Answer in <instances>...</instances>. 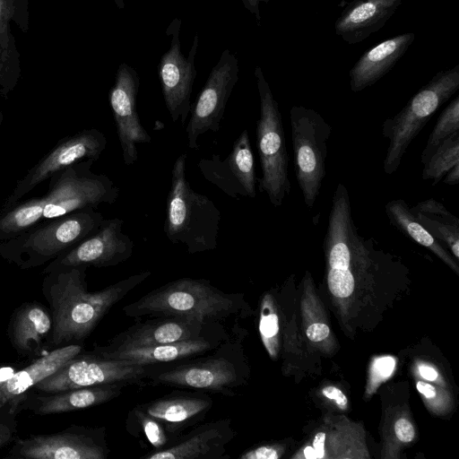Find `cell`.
Wrapping results in <instances>:
<instances>
[{
	"label": "cell",
	"instance_id": "1",
	"mask_svg": "<svg viewBox=\"0 0 459 459\" xmlns=\"http://www.w3.org/2000/svg\"><path fill=\"white\" fill-rule=\"evenodd\" d=\"M85 266L62 268L48 273L44 294L52 311V343L82 342L110 309L151 276L143 271L100 290L89 291Z\"/></svg>",
	"mask_w": 459,
	"mask_h": 459
},
{
	"label": "cell",
	"instance_id": "2",
	"mask_svg": "<svg viewBox=\"0 0 459 459\" xmlns=\"http://www.w3.org/2000/svg\"><path fill=\"white\" fill-rule=\"evenodd\" d=\"M93 160L77 162L48 178L41 196L19 201L0 210V240H6L37 224L78 210L112 204L119 187L105 174L91 170Z\"/></svg>",
	"mask_w": 459,
	"mask_h": 459
},
{
	"label": "cell",
	"instance_id": "3",
	"mask_svg": "<svg viewBox=\"0 0 459 459\" xmlns=\"http://www.w3.org/2000/svg\"><path fill=\"white\" fill-rule=\"evenodd\" d=\"M248 309L240 293L225 292L206 279L180 278L152 290L122 311L134 318L168 316L224 324L246 316Z\"/></svg>",
	"mask_w": 459,
	"mask_h": 459
},
{
	"label": "cell",
	"instance_id": "4",
	"mask_svg": "<svg viewBox=\"0 0 459 459\" xmlns=\"http://www.w3.org/2000/svg\"><path fill=\"white\" fill-rule=\"evenodd\" d=\"M239 333L236 324L230 336L211 351L177 363L153 365L147 385L237 395L247 377Z\"/></svg>",
	"mask_w": 459,
	"mask_h": 459
},
{
	"label": "cell",
	"instance_id": "5",
	"mask_svg": "<svg viewBox=\"0 0 459 459\" xmlns=\"http://www.w3.org/2000/svg\"><path fill=\"white\" fill-rule=\"evenodd\" d=\"M186 162V153H182L172 167L164 232L171 243L184 244L194 255L216 248L221 212L211 199L190 186Z\"/></svg>",
	"mask_w": 459,
	"mask_h": 459
},
{
	"label": "cell",
	"instance_id": "6",
	"mask_svg": "<svg viewBox=\"0 0 459 459\" xmlns=\"http://www.w3.org/2000/svg\"><path fill=\"white\" fill-rule=\"evenodd\" d=\"M104 220L94 208L78 210L0 240V256L21 269L39 267L95 233Z\"/></svg>",
	"mask_w": 459,
	"mask_h": 459
},
{
	"label": "cell",
	"instance_id": "7",
	"mask_svg": "<svg viewBox=\"0 0 459 459\" xmlns=\"http://www.w3.org/2000/svg\"><path fill=\"white\" fill-rule=\"evenodd\" d=\"M459 89V65L436 74L414 94L400 112L386 118L382 134L388 140L383 162L385 174L392 175L399 168L411 143L433 114Z\"/></svg>",
	"mask_w": 459,
	"mask_h": 459
},
{
	"label": "cell",
	"instance_id": "8",
	"mask_svg": "<svg viewBox=\"0 0 459 459\" xmlns=\"http://www.w3.org/2000/svg\"><path fill=\"white\" fill-rule=\"evenodd\" d=\"M255 76L260 99V116L256 122V145L262 169L260 192L265 193L274 207L282 204L290 192L289 154L282 117L262 68L257 65Z\"/></svg>",
	"mask_w": 459,
	"mask_h": 459
},
{
	"label": "cell",
	"instance_id": "9",
	"mask_svg": "<svg viewBox=\"0 0 459 459\" xmlns=\"http://www.w3.org/2000/svg\"><path fill=\"white\" fill-rule=\"evenodd\" d=\"M290 118L296 179L307 208L311 209L326 175L332 127L317 111L303 106H293Z\"/></svg>",
	"mask_w": 459,
	"mask_h": 459
},
{
	"label": "cell",
	"instance_id": "10",
	"mask_svg": "<svg viewBox=\"0 0 459 459\" xmlns=\"http://www.w3.org/2000/svg\"><path fill=\"white\" fill-rule=\"evenodd\" d=\"M153 366L105 358L94 351L77 355L35 387L47 393L108 384L146 385Z\"/></svg>",
	"mask_w": 459,
	"mask_h": 459
},
{
	"label": "cell",
	"instance_id": "11",
	"mask_svg": "<svg viewBox=\"0 0 459 459\" xmlns=\"http://www.w3.org/2000/svg\"><path fill=\"white\" fill-rule=\"evenodd\" d=\"M107 145L105 134L96 128L83 129L61 139L15 184L2 209L7 208L54 174L85 160H99Z\"/></svg>",
	"mask_w": 459,
	"mask_h": 459
},
{
	"label": "cell",
	"instance_id": "12",
	"mask_svg": "<svg viewBox=\"0 0 459 459\" xmlns=\"http://www.w3.org/2000/svg\"><path fill=\"white\" fill-rule=\"evenodd\" d=\"M239 65L236 55L225 48L212 69L199 96L191 108L186 127L190 149H198L200 135L221 127L228 100L238 81Z\"/></svg>",
	"mask_w": 459,
	"mask_h": 459
},
{
	"label": "cell",
	"instance_id": "13",
	"mask_svg": "<svg viewBox=\"0 0 459 459\" xmlns=\"http://www.w3.org/2000/svg\"><path fill=\"white\" fill-rule=\"evenodd\" d=\"M180 28L181 21L178 18L173 19L167 28L166 33L171 37L170 45L160 57L158 74L170 117L174 123L180 119L184 126L192 108L190 99L196 77L195 60L199 36L197 33L195 35L188 56L186 57L181 51Z\"/></svg>",
	"mask_w": 459,
	"mask_h": 459
},
{
	"label": "cell",
	"instance_id": "14",
	"mask_svg": "<svg viewBox=\"0 0 459 459\" xmlns=\"http://www.w3.org/2000/svg\"><path fill=\"white\" fill-rule=\"evenodd\" d=\"M124 221L119 218L104 219L98 230L73 248L55 258L43 273L75 267H108L129 259L134 241L122 231Z\"/></svg>",
	"mask_w": 459,
	"mask_h": 459
},
{
	"label": "cell",
	"instance_id": "15",
	"mask_svg": "<svg viewBox=\"0 0 459 459\" xmlns=\"http://www.w3.org/2000/svg\"><path fill=\"white\" fill-rule=\"evenodd\" d=\"M109 452L105 428H77L21 439L12 454L30 459H107Z\"/></svg>",
	"mask_w": 459,
	"mask_h": 459
},
{
	"label": "cell",
	"instance_id": "16",
	"mask_svg": "<svg viewBox=\"0 0 459 459\" xmlns=\"http://www.w3.org/2000/svg\"><path fill=\"white\" fill-rule=\"evenodd\" d=\"M226 329L221 323H202L179 316H151L116 334L107 345L97 347L103 351L149 347L199 338Z\"/></svg>",
	"mask_w": 459,
	"mask_h": 459
},
{
	"label": "cell",
	"instance_id": "17",
	"mask_svg": "<svg viewBox=\"0 0 459 459\" xmlns=\"http://www.w3.org/2000/svg\"><path fill=\"white\" fill-rule=\"evenodd\" d=\"M140 86L138 74L126 63L117 68L108 101L116 122L124 163L134 164L138 159L137 144L151 143L152 137L143 126L136 109Z\"/></svg>",
	"mask_w": 459,
	"mask_h": 459
},
{
	"label": "cell",
	"instance_id": "18",
	"mask_svg": "<svg viewBox=\"0 0 459 459\" xmlns=\"http://www.w3.org/2000/svg\"><path fill=\"white\" fill-rule=\"evenodd\" d=\"M197 166L208 182L230 197H255V166L247 129L235 141L226 159L212 154L209 159H201Z\"/></svg>",
	"mask_w": 459,
	"mask_h": 459
},
{
	"label": "cell",
	"instance_id": "19",
	"mask_svg": "<svg viewBox=\"0 0 459 459\" xmlns=\"http://www.w3.org/2000/svg\"><path fill=\"white\" fill-rule=\"evenodd\" d=\"M237 432L230 419L195 425L170 446L150 451L144 459H228L227 446Z\"/></svg>",
	"mask_w": 459,
	"mask_h": 459
},
{
	"label": "cell",
	"instance_id": "20",
	"mask_svg": "<svg viewBox=\"0 0 459 459\" xmlns=\"http://www.w3.org/2000/svg\"><path fill=\"white\" fill-rule=\"evenodd\" d=\"M228 329L199 338L149 347H132L117 351H103L97 346L94 352L131 364L153 366L184 361L205 354L230 336Z\"/></svg>",
	"mask_w": 459,
	"mask_h": 459
},
{
	"label": "cell",
	"instance_id": "21",
	"mask_svg": "<svg viewBox=\"0 0 459 459\" xmlns=\"http://www.w3.org/2000/svg\"><path fill=\"white\" fill-rule=\"evenodd\" d=\"M212 405L209 395L172 393L134 407L160 421L177 440L186 429L203 421Z\"/></svg>",
	"mask_w": 459,
	"mask_h": 459
},
{
	"label": "cell",
	"instance_id": "22",
	"mask_svg": "<svg viewBox=\"0 0 459 459\" xmlns=\"http://www.w3.org/2000/svg\"><path fill=\"white\" fill-rule=\"evenodd\" d=\"M14 27L23 33L29 31V0H0V95L5 100L22 77Z\"/></svg>",
	"mask_w": 459,
	"mask_h": 459
},
{
	"label": "cell",
	"instance_id": "23",
	"mask_svg": "<svg viewBox=\"0 0 459 459\" xmlns=\"http://www.w3.org/2000/svg\"><path fill=\"white\" fill-rule=\"evenodd\" d=\"M402 2L355 0L344 8L336 20L335 33L349 44L359 43L380 30Z\"/></svg>",
	"mask_w": 459,
	"mask_h": 459
},
{
	"label": "cell",
	"instance_id": "24",
	"mask_svg": "<svg viewBox=\"0 0 459 459\" xmlns=\"http://www.w3.org/2000/svg\"><path fill=\"white\" fill-rule=\"evenodd\" d=\"M415 39L407 32L384 40L366 51L350 70V88L359 92L384 77L404 55Z\"/></svg>",
	"mask_w": 459,
	"mask_h": 459
},
{
	"label": "cell",
	"instance_id": "25",
	"mask_svg": "<svg viewBox=\"0 0 459 459\" xmlns=\"http://www.w3.org/2000/svg\"><path fill=\"white\" fill-rule=\"evenodd\" d=\"M80 344L59 347L15 372L0 384V407L14 401L30 388L54 374L69 360L82 353Z\"/></svg>",
	"mask_w": 459,
	"mask_h": 459
},
{
	"label": "cell",
	"instance_id": "26",
	"mask_svg": "<svg viewBox=\"0 0 459 459\" xmlns=\"http://www.w3.org/2000/svg\"><path fill=\"white\" fill-rule=\"evenodd\" d=\"M125 384H108L51 393L37 398L35 411L40 415L82 410L108 403L122 393Z\"/></svg>",
	"mask_w": 459,
	"mask_h": 459
},
{
	"label": "cell",
	"instance_id": "27",
	"mask_svg": "<svg viewBox=\"0 0 459 459\" xmlns=\"http://www.w3.org/2000/svg\"><path fill=\"white\" fill-rule=\"evenodd\" d=\"M417 221L439 242L442 241L459 258V219L433 198L410 208Z\"/></svg>",
	"mask_w": 459,
	"mask_h": 459
},
{
	"label": "cell",
	"instance_id": "28",
	"mask_svg": "<svg viewBox=\"0 0 459 459\" xmlns=\"http://www.w3.org/2000/svg\"><path fill=\"white\" fill-rule=\"evenodd\" d=\"M385 209L390 222L401 233L432 251L453 270L458 272V266L448 251L417 221L404 200H392L385 204Z\"/></svg>",
	"mask_w": 459,
	"mask_h": 459
},
{
	"label": "cell",
	"instance_id": "29",
	"mask_svg": "<svg viewBox=\"0 0 459 459\" xmlns=\"http://www.w3.org/2000/svg\"><path fill=\"white\" fill-rule=\"evenodd\" d=\"M52 329V317L39 305L30 304L21 309L15 316L12 329L13 346L20 352L37 350Z\"/></svg>",
	"mask_w": 459,
	"mask_h": 459
},
{
	"label": "cell",
	"instance_id": "30",
	"mask_svg": "<svg viewBox=\"0 0 459 459\" xmlns=\"http://www.w3.org/2000/svg\"><path fill=\"white\" fill-rule=\"evenodd\" d=\"M459 164V131L444 139L423 163L421 177L438 184L446 174Z\"/></svg>",
	"mask_w": 459,
	"mask_h": 459
},
{
	"label": "cell",
	"instance_id": "31",
	"mask_svg": "<svg viewBox=\"0 0 459 459\" xmlns=\"http://www.w3.org/2000/svg\"><path fill=\"white\" fill-rule=\"evenodd\" d=\"M126 423L127 432L135 437L143 436L153 447L152 451L169 447L176 441L160 421L135 407L128 412Z\"/></svg>",
	"mask_w": 459,
	"mask_h": 459
},
{
	"label": "cell",
	"instance_id": "32",
	"mask_svg": "<svg viewBox=\"0 0 459 459\" xmlns=\"http://www.w3.org/2000/svg\"><path fill=\"white\" fill-rule=\"evenodd\" d=\"M457 131H459V96H456L440 114L421 152V163L428 160L444 139Z\"/></svg>",
	"mask_w": 459,
	"mask_h": 459
},
{
	"label": "cell",
	"instance_id": "33",
	"mask_svg": "<svg viewBox=\"0 0 459 459\" xmlns=\"http://www.w3.org/2000/svg\"><path fill=\"white\" fill-rule=\"evenodd\" d=\"M258 328L264 346L270 355L273 356L275 353L274 342L280 328L279 317L270 295H265L262 300Z\"/></svg>",
	"mask_w": 459,
	"mask_h": 459
},
{
	"label": "cell",
	"instance_id": "34",
	"mask_svg": "<svg viewBox=\"0 0 459 459\" xmlns=\"http://www.w3.org/2000/svg\"><path fill=\"white\" fill-rule=\"evenodd\" d=\"M327 283L335 297L346 298L354 290L355 278L349 269L328 268Z\"/></svg>",
	"mask_w": 459,
	"mask_h": 459
},
{
	"label": "cell",
	"instance_id": "35",
	"mask_svg": "<svg viewBox=\"0 0 459 459\" xmlns=\"http://www.w3.org/2000/svg\"><path fill=\"white\" fill-rule=\"evenodd\" d=\"M278 448L273 445H261L243 452L239 459H278Z\"/></svg>",
	"mask_w": 459,
	"mask_h": 459
},
{
	"label": "cell",
	"instance_id": "36",
	"mask_svg": "<svg viewBox=\"0 0 459 459\" xmlns=\"http://www.w3.org/2000/svg\"><path fill=\"white\" fill-rule=\"evenodd\" d=\"M394 433L396 437L403 443H409L415 437V429L412 424L404 418H401L395 421Z\"/></svg>",
	"mask_w": 459,
	"mask_h": 459
},
{
	"label": "cell",
	"instance_id": "37",
	"mask_svg": "<svg viewBox=\"0 0 459 459\" xmlns=\"http://www.w3.org/2000/svg\"><path fill=\"white\" fill-rule=\"evenodd\" d=\"M395 367V360L392 357H382L375 360L373 369L379 378H387L391 376Z\"/></svg>",
	"mask_w": 459,
	"mask_h": 459
},
{
	"label": "cell",
	"instance_id": "38",
	"mask_svg": "<svg viewBox=\"0 0 459 459\" xmlns=\"http://www.w3.org/2000/svg\"><path fill=\"white\" fill-rule=\"evenodd\" d=\"M307 337L312 342H320L325 339L329 333L330 329L328 325L322 323L313 324L307 328Z\"/></svg>",
	"mask_w": 459,
	"mask_h": 459
},
{
	"label": "cell",
	"instance_id": "39",
	"mask_svg": "<svg viewBox=\"0 0 459 459\" xmlns=\"http://www.w3.org/2000/svg\"><path fill=\"white\" fill-rule=\"evenodd\" d=\"M322 394L330 400H334L336 404L342 408L345 409L348 404V400L346 395L337 387L335 386H326L322 389Z\"/></svg>",
	"mask_w": 459,
	"mask_h": 459
},
{
	"label": "cell",
	"instance_id": "40",
	"mask_svg": "<svg viewBox=\"0 0 459 459\" xmlns=\"http://www.w3.org/2000/svg\"><path fill=\"white\" fill-rule=\"evenodd\" d=\"M269 1L271 0H242L245 8L255 17L258 22L261 21L260 3H267Z\"/></svg>",
	"mask_w": 459,
	"mask_h": 459
},
{
	"label": "cell",
	"instance_id": "41",
	"mask_svg": "<svg viewBox=\"0 0 459 459\" xmlns=\"http://www.w3.org/2000/svg\"><path fill=\"white\" fill-rule=\"evenodd\" d=\"M443 182L449 186H455L459 183V164L455 165L446 174L443 178Z\"/></svg>",
	"mask_w": 459,
	"mask_h": 459
},
{
	"label": "cell",
	"instance_id": "42",
	"mask_svg": "<svg viewBox=\"0 0 459 459\" xmlns=\"http://www.w3.org/2000/svg\"><path fill=\"white\" fill-rule=\"evenodd\" d=\"M418 391L422 394L426 398H433L436 396L437 392L434 386L425 383L423 381H419L416 385Z\"/></svg>",
	"mask_w": 459,
	"mask_h": 459
},
{
	"label": "cell",
	"instance_id": "43",
	"mask_svg": "<svg viewBox=\"0 0 459 459\" xmlns=\"http://www.w3.org/2000/svg\"><path fill=\"white\" fill-rule=\"evenodd\" d=\"M325 435L323 432H318L314 438V449L317 458H322L324 455V445Z\"/></svg>",
	"mask_w": 459,
	"mask_h": 459
},
{
	"label": "cell",
	"instance_id": "44",
	"mask_svg": "<svg viewBox=\"0 0 459 459\" xmlns=\"http://www.w3.org/2000/svg\"><path fill=\"white\" fill-rule=\"evenodd\" d=\"M419 372L423 378L429 380V381H434L438 377L437 371L430 366H426V365L420 366Z\"/></svg>",
	"mask_w": 459,
	"mask_h": 459
},
{
	"label": "cell",
	"instance_id": "45",
	"mask_svg": "<svg viewBox=\"0 0 459 459\" xmlns=\"http://www.w3.org/2000/svg\"><path fill=\"white\" fill-rule=\"evenodd\" d=\"M12 438L11 430L7 426L0 422V448L7 444Z\"/></svg>",
	"mask_w": 459,
	"mask_h": 459
},
{
	"label": "cell",
	"instance_id": "46",
	"mask_svg": "<svg viewBox=\"0 0 459 459\" xmlns=\"http://www.w3.org/2000/svg\"><path fill=\"white\" fill-rule=\"evenodd\" d=\"M304 455L305 457L308 459L317 458L315 449L311 446L306 447L304 450Z\"/></svg>",
	"mask_w": 459,
	"mask_h": 459
},
{
	"label": "cell",
	"instance_id": "47",
	"mask_svg": "<svg viewBox=\"0 0 459 459\" xmlns=\"http://www.w3.org/2000/svg\"><path fill=\"white\" fill-rule=\"evenodd\" d=\"M115 3V4L119 8L123 9L125 7V2L124 0H110Z\"/></svg>",
	"mask_w": 459,
	"mask_h": 459
}]
</instances>
